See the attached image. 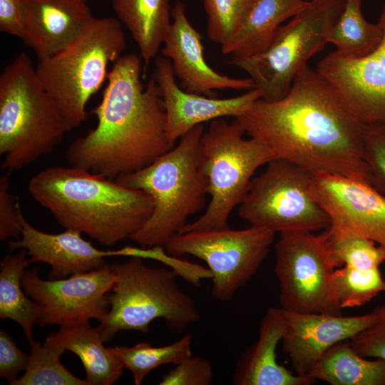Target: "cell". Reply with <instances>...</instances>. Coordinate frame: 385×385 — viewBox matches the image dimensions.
I'll return each instance as SVG.
<instances>
[{
	"mask_svg": "<svg viewBox=\"0 0 385 385\" xmlns=\"http://www.w3.org/2000/svg\"><path fill=\"white\" fill-rule=\"evenodd\" d=\"M172 21L161 53L170 60L180 87L188 93L213 97L217 89L252 90L250 78H235L220 74L206 62L202 37L190 23L185 4L178 1L172 8Z\"/></svg>",
	"mask_w": 385,
	"mask_h": 385,
	"instance_id": "18",
	"label": "cell"
},
{
	"mask_svg": "<svg viewBox=\"0 0 385 385\" xmlns=\"http://www.w3.org/2000/svg\"><path fill=\"white\" fill-rule=\"evenodd\" d=\"M330 291L334 303L342 310L362 306L385 292V280L379 267L357 269L344 265L332 272Z\"/></svg>",
	"mask_w": 385,
	"mask_h": 385,
	"instance_id": "29",
	"label": "cell"
},
{
	"mask_svg": "<svg viewBox=\"0 0 385 385\" xmlns=\"http://www.w3.org/2000/svg\"><path fill=\"white\" fill-rule=\"evenodd\" d=\"M214 374L210 360L191 356L162 377L160 385H209Z\"/></svg>",
	"mask_w": 385,
	"mask_h": 385,
	"instance_id": "35",
	"label": "cell"
},
{
	"mask_svg": "<svg viewBox=\"0 0 385 385\" xmlns=\"http://www.w3.org/2000/svg\"><path fill=\"white\" fill-rule=\"evenodd\" d=\"M257 0H202L208 38L223 46L245 23Z\"/></svg>",
	"mask_w": 385,
	"mask_h": 385,
	"instance_id": "31",
	"label": "cell"
},
{
	"mask_svg": "<svg viewBox=\"0 0 385 385\" xmlns=\"http://www.w3.org/2000/svg\"><path fill=\"white\" fill-rule=\"evenodd\" d=\"M344 0H310L304 9L277 30L269 47L231 63L245 71L269 101L284 98L311 57L329 43V32L340 16Z\"/></svg>",
	"mask_w": 385,
	"mask_h": 385,
	"instance_id": "9",
	"label": "cell"
},
{
	"mask_svg": "<svg viewBox=\"0 0 385 385\" xmlns=\"http://www.w3.org/2000/svg\"><path fill=\"white\" fill-rule=\"evenodd\" d=\"M245 133L236 118L228 123L224 118L212 120L203 133L200 160L210 201L203 215L180 232L229 228V217L245 198L255 171L275 158L260 141L245 139Z\"/></svg>",
	"mask_w": 385,
	"mask_h": 385,
	"instance_id": "8",
	"label": "cell"
},
{
	"mask_svg": "<svg viewBox=\"0 0 385 385\" xmlns=\"http://www.w3.org/2000/svg\"><path fill=\"white\" fill-rule=\"evenodd\" d=\"M344 9L332 26L328 42L345 57H360L372 51L382 38L381 25L367 21L361 12L362 0H344Z\"/></svg>",
	"mask_w": 385,
	"mask_h": 385,
	"instance_id": "27",
	"label": "cell"
},
{
	"mask_svg": "<svg viewBox=\"0 0 385 385\" xmlns=\"http://www.w3.org/2000/svg\"><path fill=\"white\" fill-rule=\"evenodd\" d=\"M111 6L138 45L145 71L157 57L171 24L170 0H111Z\"/></svg>",
	"mask_w": 385,
	"mask_h": 385,
	"instance_id": "23",
	"label": "cell"
},
{
	"mask_svg": "<svg viewBox=\"0 0 385 385\" xmlns=\"http://www.w3.org/2000/svg\"><path fill=\"white\" fill-rule=\"evenodd\" d=\"M286 329L281 307H270L261 319L258 339L241 355L232 377L235 385H309V376L292 374L279 364L276 350Z\"/></svg>",
	"mask_w": 385,
	"mask_h": 385,
	"instance_id": "21",
	"label": "cell"
},
{
	"mask_svg": "<svg viewBox=\"0 0 385 385\" xmlns=\"http://www.w3.org/2000/svg\"><path fill=\"white\" fill-rule=\"evenodd\" d=\"M68 131L32 60L19 53L0 76L1 170L12 173L50 154Z\"/></svg>",
	"mask_w": 385,
	"mask_h": 385,
	"instance_id": "5",
	"label": "cell"
},
{
	"mask_svg": "<svg viewBox=\"0 0 385 385\" xmlns=\"http://www.w3.org/2000/svg\"><path fill=\"white\" fill-rule=\"evenodd\" d=\"M203 133V124L196 125L152 163L115 179L125 187L146 192L153 200L150 216L130 238L140 247L164 246L181 232L189 217L205 207L208 193L200 160Z\"/></svg>",
	"mask_w": 385,
	"mask_h": 385,
	"instance_id": "4",
	"label": "cell"
},
{
	"mask_svg": "<svg viewBox=\"0 0 385 385\" xmlns=\"http://www.w3.org/2000/svg\"><path fill=\"white\" fill-rule=\"evenodd\" d=\"M32 263L24 249L8 253L0 265V317L18 323L28 341L33 339V327L41 313V305L29 298L23 289L21 278Z\"/></svg>",
	"mask_w": 385,
	"mask_h": 385,
	"instance_id": "26",
	"label": "cell"
},
{
	"mask_svg": "<svg viewBox=\"0 0 385 385\" xmlns=\"http://www.w3.org/2000/svg\"><path fill=\"white\" fill-rule=\"evenodd\" d=\"M363 155L372 186L385 196V123H365Z\"/></svg>",
	"mask_w": 385,
	"mask_h": 385,
	"instance_id": "33",
	"label": "cell"
},
{
	"mask_svg": "<svg viewBox=\"0 0 385 385\" xmlns=\"http://www.w3.org/2000/svg\"><path fill=\"white\" fill-rule=\"evenodd\" d=\"M275 242L274 273L279 285L280 307L299 313L341 315L330 291L336 269L327 230L280 232Z\"/></svg>",
	"mask_w": 385,
	"mask_h": 385,
	"instance_id": "12",
	"label": "cell"
},
{
	"mask_svg": "<svg viewBox=\"0 0 385 385\" xmlns=\"http://www.w3.org/2000/svg\"><path fill=\"white\" fill-rule=\"evenodd\" d=\"M275 234L252 225L243 230L190 231L173 235L164 246L174 257L188 255L205 261L211 273L212 295L227 302L257 273Z\"/></svg>",
	"mask_w": 385,
	"mask_h": 385,
	"instance_id": "11",
	"label": "cell"
},
{
	"mask_svg": "<svg viewBox=\"0 0 385 385\" xmlns=\"http://www.w3.org/2000/svg\"><path fill=\"white\" fill-rule=\"evenodd\" d=\"M24 43L38 60L66 46L93 17L87 0H21Z\"/></svg>",
	"mask_w": 385,
	"mask_h": 385,
	"instance_id": "20",
	"label": "cell"
},
{
	"mask_svg": "<svg viewBox=\"0 0 385 385\" xmlns=\"http://www.w3.org/2000/svg\"><path fill=\"white\" fill-rule=\"evenodd\" d=\"M0 31L22 38L21 0H0Z\"/></svg>",
	"mask_w": 385,
	"mask_h": 385,
	"instance_id": "38",
	"label": "cell"
},
{
	"mask_svg": "<svg viewBox=\"0 0 385 385\" xmlns=\"http://www.w3.org/2000/svg\"><path fill=\"white\" fill-rule=\"evenodd\" d=\"M110 268L115 275L110 309L96 327L104 343L120 331L146 333L159 318L175 333L200 321L195 301L180 288L174 270L150 267L138 257Z\"/></svg>",
	"mask_w": 385,
	"mask_h": 385,
	"instance_id": "7",
	"label": "cell"
},
{
	"mask_svg": "<svg viewBox=\"0 0 385 385\" xmlns=\"http://www.w3.org/2000/svg\"><path fill=\"white\" fill-rule=\"evenodd\" d=\"M313 176L289 160H272L252 179L239 205L240 217L276 233L328 230L330 220L314 195Z\"/></svg>",
	"mask_w": 385,
	"mask_h": 385,
	"instance_id": "10",
	"label": "cell"
},
{
	"mask_svg": "<svg viewBox=\"0 0 385 385\" xmlns=\"http://www.w3.org/2000/svg\"><path fill=\"white\" fill-rule=\"evenodd\" d=\"M5 172L0 178V240L19 239L21 235L22 218L19 197L10 190V175Z\"/></svg>",
	"mask_w": 385,
	"mask_h": 385,
	"instance_id": "34",
	"label": "cell"
},
{
	"mask_svg": "<svg viewBox=\"0 0 385 385\" xmlns=\"http://www.w3.org/2000/svg\"><path fill=\"white\" fill-rule=\"evenodd\" d=\"M125 36L113 17H93L56 53L38 60L36 72L70 130L87 118L86 105L108 78V68L125 50Z\"/></svg>",
	"mask_w": 385,
	"mask_h": 385,
	"instance_id": "6",
	"label": "cell"
},
{
	"mask_svg": "<svg viewBox=\"0 0 385 385\" xmlns=\"http://www.w3.org/2000/svg\"><path fill=\"white\" fill-rule=\"evenodd\" d=\"M309 376L331 385H385V361L360 355L344 340L324 354Z\"/></svg>",
	"mask_w": 385,
	"mask_h": 385,
	"instance_id": "25",
	"label": "cell"
},
{
	"mask_svg": "<svg viewBox=\"0 0 385 385\" xmlns=\"http://www.w3.org/2000/svg\"><path fill=\"white\" fill-rule=\"evenodd\" d=\"M81 232L66 230L58 234L41 231L22 218L21 237L9 242L11 250L24 249L33 262L48 264L50 279H58L78 273L101 269L105 258L116 256L115 250L104 251L83 239Z\"/></svg>",
	"mask_w": 385,
	"mask_h": 385,
	"instance_id": "19",
	"label": "cell"
},
{
	"mask_svg": "<svg viewBox=\"0 0 385 385\" xmlns=\"http://www.w3.org/2000/svg\"><path fill=\"white\" fill-rule=\"evenodd\" d=\"M283 312L286 329L281 341L282 351L289 357L296 374L303 376H309L332 346L351 339L375 318L374 311L351 317L285 310Z\"/></svg>",
	"mask_w": 385,
	"mask_h": 385,
	"instance_id": "17",
	"label": "cell"
},
{
	"mask_svg": "<svg viewBox=\"0 0 385 385\" xmlns=\"http://www.w3.org/2000/svg\"><path fill=\"white\" fill-rule=\"evenodd\" d=\"M28 190L61 227L106 246L130 239L153 210L146 192L71 166L40 170L29 180Z\"/></svg>",
	"mask_w": 385,
	"mask_h": 385,
	"instance_id": "3",
	"label": "cell"
},
{
	"mask_svg": "<svg viewBox=\"0 0 385 385\" xmlns=\"http://www.w3.org/2000/svg\"><path fill=\"white\" fill-rule=\"evenodd\" d=\"M313 190L329 217L331 234L365 237L385 248V196L371 183L318 173Z\"/></svg>",
	"mask_w": 385,
	"mask_h": 385,
	"instance_id": "14",
	"label": "cell"
},
{
	"mask_svg": "<svg viewBox=\"0 0 385 385\" xmlns=\"http://www.w3.org/2000/svg\"><path fill=\"white\" fill-rule=\"evenodd\" d=\"M373 322L350 339L353 348L360 355L385 361V305L374 310Z\"/></svg>",
	"mask_w": 385,
	"mask_h": 385,
	"instance_id": "36",
	"label": "cell"
},
{
	"mask_svg": "<svg viewBox=\"0 0 385 385\" xmlns=\"http://www.w3.org/2000/svg\"><path fill=\"white\" fill-rule=\"evenodd\" d=\"M43 343L76 354L84 366L88 385H111L123 374L121 363L110 347L104 346L98 331L89 321L61 327Z\"/></svg>",
	"mask_w": 385,
	"mask_h": 385,
	"instance_id": "22",
	"label": "cell"
},
{
	"mask_svg": "<svg viewBox=\"0 0 385 385\" xmlns=\"http://www.w3.org/2000/svg\"><path fill=\"white\" fill-rule=\"evenodd\" d=\"M379 23L383 36L372 51L349 58L334 51L323 58L316 69L333 86L348 109L365 123H385V4Z\"/></svg>",
	"mask_w": 385,
	"mask_h": 385,
	"instance_id": "15",
	"label": "cell"
},
{
	"mask_svg": "<svg viewBox=\"0 0 385 385\" xmlns=\"http://www.w3.org/2000/svg\"><path fill=\"white\" fill-rule=\"evenodd\" d=\"M332 257L336 268L379 267L385 262V248L374 241L353 235H335L327 230Z\"/></svg>",
	"mask_w": 385,
	"mask_h": 385,
	"instance_id": "32",
	"label": "cell"
},
{
	"mask_svg": "<svg viewBox=\"0 0 385 385\" xmlns=\"http://www.w3.org/2000/svg\"><path fill=\"white\" fill-rule=\"evenodd\" d=\"M115 275L110 265L58 279H42L37 272L25 271L26 294L41 307V326H71L91 319L101 321L110 309L109 292Z\"/></svg>",
	"mask_w": 385,
	"mask_h": 385,
	"instance_id": "13",
	"label": "cell"
},
{
	"mask_svg": "<svg viewBox=\"0 0 385 385\" xmlns=\"http://www.w3.org/2000/svg\"><path fill=\"white\" fill-rule=\"evenodd\" d=\"M153 77L163 101L165 133L172 148L175 142L197 125L217 118L244 115L254 103L262 98L255 88L245 94L229 98H216L188 93L178 86L170 60L163 56L155 58Z\"/></svg>",
	"mask_w": 385,
	"mask_h": 385,
	"instance_id": "16",
	"label": "cell"
},
{
	"mask_svg": "<svg viewBox=\"0 0 385 385\" xmlns=\"http://www.w3.org/2000/svg\"><path fill=\"white\" fill-rule=\"evenodd\" d=\"M30 359L22 376L13 385H88L87 381L71 374L60 359L65 350L31 340Z\"/></svg>",
	"mask_w": 385,
	"mask_h": 385,
	"instance_id": "30",
	"label": "cell"
},
{
	"mask_svg": "<svg viewBox=\"0 0 385 385\" xmlns=\"http://www.w3.org/2000/svg\"><path fill=\"white\" fill-rule=\"evenodd\" d=\"M29 359L30 354L22 351L12 337L6 332L1 330L0 376L13 385L19 378V373L26 370Z\"/></svg>",
	"mask_w": 385,
	"mask_h": 385,
	"instance_id": "37",
	"label": "cell"
},
{
	"mask_svg": "<svg viewBox=\"0 0 385 385\" xmlns=\"http://www.w3.org/2000/svg\"><path fill=\"white\" fill-rule=\"evenodd\" d=\"M305 0H257L245 23L226 45L222 54L247 58L261 53L270 45L285 20L294 17L309 4Z\"/></svg>",
	"mask_w": 385,
	"mask_h": 385,
	"instance_id": "24",
	"label": "cell"
},
{
	"mask_svg": "<svg viewBox=\"0 0 385 385\" xmlns=\"http://www.w3.org/2000/svg\"><path fill=\"white\" fill-rule=\"evenodd\" d=\"M123 368L133 375L134 384L140 385L153 369L165 364H178L192 356V337L185 335L173 344L153 346L147 342H139L134 346L110 347Z\"/></svg>",
	"mask_w": 385,
	"mask_h": 385,
	"instance_id": "28",
	"label": "cell"
},
{
	"mask_svg": "<svg viewBox=\"0 0 385 385\" xmlns=\"http://www.w3.org/2000/svg\"><path fill=\"white\" fill-rule=\"evenodd\" d=\"M245 133L281 158L313 173L371 183L363 155L365 123L345 106L333 86L308 65L287 94L260 98L236 118Z\"/></svg>",
	"mask_w": 385,
	"mask_h": 385,
	"instance_id": "1",
	"label": "cell"
},
{
	"mask_svg": "<svg viewBox=\"0 0 385 385\" xmlns=\"http://www.w3.org/2000/svg\"><path fill=\"white\" fill-rule=\"evenodd\" d=\"M141 60L127 53L113 63L101 101L91 112L97 118L96 126L66 150L71 167L115 180L173 148L159 88L153 76L144 86Z\"/></svg>",
	"mask_w": 385,
	"mask_h": 385,
	"instance_id": "2",
	"label": "cell"
}]
</instances>
